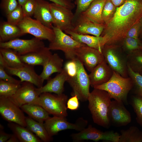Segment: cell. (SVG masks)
Returning a JSON list of instances; mask_svg holds the SVG:
<instances>
[{
  "instance_id": "1",
  "label": "cell",
  "mask_w": 142,
  "mask_h": 142,
  "mask_svg": "<svg viewBox=\"0 0 142 142\" xmlns=\"http://www.w3.org/2000/svg\"><path fill=\"white\" fill-rule=\"evenodd\" d=\"M142 18V0H126L116 7L100 36L106 39V44L119 45L126 38L129 30Z\"/></svg>"
},
{
  "instance_id": "2",
  "label": "cell",
  "mask_w": 142,
  "mask_h": 142,
  "mask_svg": "<svg viewBox=\"0 0 142 142\" xmlns=\"http://www.w3.org/2000/svg\"><path fill=\"white\" fill-rule=\"evenodd\" d=\"M108 93L103 90L94 88L90 92L88 100V108L94 123L108 128L110 122L108 111L111 101Z\"/></svg>"
},
{
  "instance_id": "3",
  "label": "cell",
  "mask_w": 142,
  "mask_h": 142,
  "mask_svg": "<svg viewBox=\"0 0 142 142\" xmlns=\"http://www.w3.org/2000/svg\"><path fill=\"white\" fill-rule=\"evenodd\" d=\"M133 87V83L130 77H123L119 73L113 71L109 81L94 88L105 91L111 99L127 104L128 94Z\"/></svg>"
},
{
  "instance_id": "4",
  "label": "cell",
  "mask_w": 142,
  "mask_h": 142,
  "mask_svg": "<svg viewBox=\"0 0 142 142\" xmlns=\"http://www.w3.org/2000/svg\"><path fill=\"white\" fill-rule=\"evenodd\" d=\"M52 29L54 36L50 42L49 48L50 50L62 51L67 59L72 60L76 58V49L86 44L77 41L58 27L53 26Z\"/></svg>"
},
{
  "instance_id": "5",
  "label": "cell",
  "mask_w": 142,
  "mask_h": 142,
  "mask_svg": "<svg viewBox=\"0 0 142 142\" xmlns=\"http://www.w3.org/2000/svg\"><path fill=\"white\" fill-rule=\"evenodd\" d=\"M120 45L105 44L102 50L104 60L114 72L122 77H129L127 55L120 50Z\"/></svg>"
},
{
  "instance_id": "6",
  "label": "cell",
  "mask_w": 142,
  "mask_h": 142,
  "mask_svg": "<svg viewBox=\"0 0 142 142\" xmlns=\"http://www.w3.org/2000/svg\"><path fill=\"white\" fill-rule=\"evenodd\" d=\"M76 60L78 66L77 72L74 77L68 78L67 82L72 88L71 95H76L81 101L85 102L88 100L90 93L89 76L82 63L77 57Z\"/></svg>"
},
{
  "instance_id": "7",
  "label": "cell",
  "mask_w": 142,
  "mask_h": 142,
  "mask_svg": "<svg viewBox=\"0 0 142 142\" xmlns=\"http://www.w3.org/2000/svg\"><path fill=\"white\" fill-rule=\"evenodd\" d=\"M68 97L64 94H53L43 93L39 95V105L50 114L66 118L68 115L66 103Z\"/></svg>"
},
{
  "instance_id": "8",
  "label": "cell",
  "mask_w": 142,
  "mask_h": 142,
  "mask_svg": "<svg viewBox=\"0 0 142 142\" xmlns=\"http://www.w3.org/2000/svg\"><path fill=\"white\" fill-rule=\"evenodd\" d=\"M88 121L82 117L79 118L75 123L68 121L65 118L53 116L50 117L44 122V126L49 135L52 137L60 131L72 129L79 131L86 128Z\"/></svg>"
},
{
  "instance_id": "9",
  "label": "cell",
  "mask_w": 142,
  "mask_h": 142,
  "mask_svg": "<svg viewBox=\"0 0 142 142\" xmlns=\"http://www.w3.org/2000/svg\"><path fill=\"white\" fill-rule=\"evenodd\" d=\"M73 141L81 142L91 140L97 141L99 140L112 142H119L120 135L113 131H101L89 125L87 128L77 133L71 135Z\"/></svg>"
},
{
  "instance_id": "10",
  "label": "cell",
  "mask_w": 142,
  "mask_h": 142,
  "mask_svg": "<svg viewBox=\"0 0 142 142\" xmlns=\"http://www.w3.org/2000/svg\"><path fill=\"white\" fill-rule=\"evenodd\" d=\"M17 26L24 34H30L42 40H47L50 42L54 36L53 29L46 26L39 21L30 17H24L22 21Z\"/></svg>"
},
{
  "instance_id": "11",
  "label": "cell",
  "mask_w": 142,
  "mask_h": 142,
  "mask_svg": "<svg viewBox=\"0 0 142 142\" xmlns=\"http://www.w3.org/2000/svg\"><path fill=\"white\" fill-rule=\"evenodd\" d=\"M23 111L8 97L0 96V114L4 120L26 127Z\"/></svg>"
},
{
  "instance_id": "12",
  "label": "cell",
  "mask_w": 142,
  "mask_h": 142,
  "mask_svg": "<svg viewBox=\"0 0 142 142\" xmlns=\"http://www.w3.org/2000/svg\"><path fill=\"white\" fill-rule=\"evenodd\" d=\"M50 9L54 26L64 32L72 29L74 16L72 10L52 2Z\"/></svg>"
},
{
  "instance_id": "13",
  "label": "cell",
  "mask_w": 142,
  "mask_h": 142,
  "mask_svg": "<svg viewBox=\"0 0 142 142\" xmlns=\"http://www.w3.org/2000/svg\"><path fill=\"white\" fill-rule=\"evenodd\" d=\"M45 47L42 40L34 37L29 39L16 38L5 42H0V48H10L23 55Z\"/></svg>"
},
{
  "instance_id": "14",
  "label": "cell",
  "mask_w": 142,
  "mask_h": 142,
  "mask_svg": "<svg viewBox=\"0 0 142 142\" xmlns=\"http://www.w3.org/2000/svg\"><path fill=\"white\" fill-rule=\"evenodd\" d=\"M8 98L20 107L26 104L39 105V95L36 88L33 84L28 82H22L15 94Z\"/></svg>"
},
{
  "instance_id": "15",
  "label": "cell",
  "mask_w": 142,
  "mask_h": 142,
  "mask_svg": "<svg viewBox=\"0 0 142 142\" xmlns=\"http://www.w3.org/2000/svg\"><path fill=\"white\" fill-rule=\"evenodd\" d=\"M75 54L76 57L90 72L104 60L102 53L86 45L76 48Z\"/></svg>"
},
{
  "instance_id": "16",
  "label": "cell",
  "mask_w": 142,
  "mask_h": 142,
  "mask_svg": "<svg viewBox=\"0 0 142 142\" xmlns=\"http://www.w3.org/2000/svg\"><path fill=\"white\" fill-rule=\"evenodd\" d=\"M73 32L81 34H91L99 37L101 36L105 24L95 22L85 17L81 14L74 17Z\"/></svg>"
},
{
  "instance_id": "17",
  "label": "cell",
  "mask_w": 142,
  "mask_h": 142,
  "mask_svg": "<svg viewBox=\"0 0 142 142\" xmlns=\"http://www.w3.org/2000/svg\"><path fill=\"white\" fill-rule=\"evenodd\" d=\"M122 102L111 101L108 111V116L110 123L117 126H125L131 121V114Z\"/></svg>"
},
{
  "instance_id": "18",
  "label": "cell",
  "mask_w": 142,
  "mask_h": 142,
  "mask_svg": "<svg viewBox=\"0 0 142 142\" xmlns=\"http://www.w3.org/2000/svg\"><path fill=\"white\" fill-rule=\"evenodd\" d=\"M33 67L25 64L23 66L18 68H13L6 66L5 69L9 75L18 77L21 82H29L37 88H40L43 86L44 81L40 75L36 72Z\"/></svg>"
},
{
  "instance_id": "19",
  "label": "cell",
  "mask_w": 142,
  "mask_h": 142,
  "mask_svg": "<svg viewBox=\"0 0 142 142\" xmlns=\"http://www.w3.org/2000/svg\"><path fill=\"white\" fill-rule=\"evenodd\" d=\"M113 72L104 60L95 67L89 75L90 86L94 88L106 82L111 77Z\"/></svg>"
},
{
  "instance_id": "20",
  "label": "cell",
  "mask_w": 142,
  "mask_h": 142,
  "mask_svg": "<svg viewBox=\"0 0 142 142\" xmlns=\"http://www.w3.org/2000/svg\"><path fill=\"white\" fill-rule=\"evenodd\" d=\"M67 75L63 68L62 71L54 78L48 80L44 85L36 88L37 91L39 95L45 92L53 93L58 95L62 94L64 91V83L67 82Z\"/></svg>"
},
{
  "instance_id": "21",
  "label": "cell",
  "mask_w": 142,
  "mask_h": 142,
  "mask_svg": "<svg viewBox=\"0 0 142 142\" xmlns=\"http://www.w3.org/2000/svg\"><path fill=\"white\" fill-rule=\"evenodd\" d=\"M52 54L50 50L45 47L26 54L20 56L22 61L29 65L43 66Z\"/></svg>"
},
{
  "instance_id": "22",
  "label": "cell",
  "mask_w": 142,
  "mask_h": 142,
  "mask_svg": "<svg viewBox=\"0 0 142 142\" xmlns=\"http://www.w3.org/2000/svg\"><path fill=\"white\" fill-rule=\"evenodd\" d=\"M65 32L77 41L96 49L101 53L102 49L106 43V39L103 36L97 37L88 34H79L70 30L66 31Z\"/></svg>"
},
{
  "instance_id": "23",
  "label": "cell",
  "mask_w": 142,
  "mask_h": 142,
  "mask_svg": "<svg viewBox=\"0 0 142 142\" xmlns=\"http://www.w3.org/2000/svg\"><path fill=\"white\" fill-rule=\"evenodd\" d=\"M63 60L57 53L52 54L46 62L42 66L43 69L39 75L44 81L48 80L53 74L59 73L63 69Z\"/></svg>"
},
{
  "instance_id": "24",
  "label": "cell",
  "mask_w": 142,
  "mask_h": 142,
  "mask_svg": "<svg viewBox=\"0 0 142 142\" xmlns=\"http://www.w3.org/2000/svg\"><path fill=\"white\" fill-rule=\"evenodd\" d=\"M37 1V6L33 15L34 18L46 26L52 29L53 25L50 3L45 0Z\"/></svg>"
},
{
  "instance_id": "25",
  "label": "cell",
  "mask_w": 142,
  "mask_h": 142,
  "mask_svg": "<svg viewBox=\"0 0 142 142\" xmlns=\"http://www.w3.org/2000/svg\"><path fill=\"white\" fill-rule=\"evenodd\" d=\"M8 126L21 142H42L26 127L13 122H9Z\"/></svg>"
},
{
  "instance_id": "26",
  "label": "cell",
  "mask_w": 142,
  "mask_h": 142,
  "mask_svg": "<svg viewBox=\"0 0 142 142\" xmlns=\"http://www.w3.org/2000/svg\"><path fill=\"white\" fill-rule=\"evenodd\" d=\"M106 0H94L87 9L81 14L95 22L105 24L102 14L104 6Z\"/></svg>"
},
{
  "instance_id": "27",
  "label": "cell",
  "mask_w": 142,
  "mask_h": 142,
  "mask_svg": "<svg viewBox=\"0 0 142 142\" xmlns=\"http://www.w3.org/2000/svg\"><path fill=\"white\" fill-rule=\"evenodd\" d=\"M24 35L17 26L7 21H3L0 24V42H5Z\"/></svg>"
},
{
  "instance_id": "28",
  "label": "cell",
  "mask_w": 142,
  "mask_h": 142,
  "mask_svg": "<svg viewBox=\"0 0 142 142\" xmlns=\"http://www.w3.org/2000/svg\"><path fill=\"white\" fill-rule=\"evenodd\" d=\"M26 127L38 137L42 141L49 142L53 138L48 133L44 125V123L37 121L30 117L26 116Z\"/></svg>"
},
{
  "instance_id": "29",
  "label": "cell",
  "mask_w": 142,
  "mask_h": 142,
  "mask_svg": "<svg viewBox=\"0 0 142 142\" xmlns=\"http://www.w3.org/2000/svg\"><path fill=\"white\" fill-rule=\"evenodd\" d=\"M20 108L29 117L38 122L44 123L50 117L48 113L40 105L26 104L22 106Z\"/></svg>"
},
{
  "instance_id": "30",
  "label": "cell",
  "mask_w": 142,
  "mask_h": 142,
  "mask_svg": "<svg viewBox=\"0 0 142 142\" xmlns=\"http://www.w3.org/2000/svg\"><path fill=\"white\" fill-rule=\"evenodd\" d=\"M0 54L2 55L6 66L13 68H18L25 64L22 61L21 55L13 49L0 48Z\"/></svg>"
},
{
  "instance_id": "31",
  "label": "cell",
  "mask_w": 142,
  "mask_h": 142,
  "mask_svg": "<svg viewBox=\"0 0 142 142\" xmlns=\"http://www.w3.org/2000/svg\"><path fill=\"white\" fill-rule=\"evenodd\" d=\"M119 142H142V131L132 126L127 130H121Z\"/></svg>"
},
{
  "instance_id": "32",
  "label": "cell",
  "mask_w": 142,
  "mask_h": 142,
  "mask_svg": "<svg viewBox=\"0 0 142 142\" xmlns=\"http://www.w3.org/2000/svg\"><path fill=\"white\" fill-rule=\"evenodd\" d=\"M128 65L134 72L139 73L142 70V51L135 50L127 55Z\"/></svg>"
},
{
  "instance_id": "33",
  "label": "cell",
  "mask_w": 142,
  "mask_h": 142,
  "mask_svg": "<svg viewBox=\"0 0 142 142\" xmlns=\"http://www.w3.org/2000/svg\"><path fill=\"white\" fill-rule=\"evenodd\" d=\"M21 84L11 83L0 80V96L10 97L13 96L15 94Z\"/></svg>"
},
{
  "instance_id": "34",
  "label": "cell",
  "mask_w": 142,
  "mask_h": 142,
  "mask_svg": "<svg viewBox=\"0 0 142 142\" xmlns=\"http://www.w3.org/2000/svg\"><path fill=\"white\" fill-rule=\"evenodd\" d=\"M129 77L131 79L134 93L136 95L142 97V75L133 71L128 66Z\"/></svg>"
},
{
  "instance_id": "35",
  "label": "cell",
  "mask_w": 142,
  "mask_h": 142,
  "mask_svg": "<svg viewBox=\"0 0 142 142\" xmlns=\"http://www.w3.org/2000/svg\"><path fill=\"white\" fill-rule=\"evenodd\" d=\"M131 104L136 115V120L142 127V97L137 95L133 96Z\"/></svg>"
},
{
  "instance_id": "36",
  "label": "cell",
  "mask_w": 142,
  "mask_h": 142,
  "mask_svg": "<svg viewBox=\"0 0 142 142\" xmlns=\"http://www.w3.org/2000/svg\"><path fill=\"white\" fill-rule=\"evenodd\" d=\"M7 21L17 25L22 21L24 16L21 6L19 4L17 7L6 15Z\"/></svg>"
},
{
  "instance_id": "37",
  "label": "cell",
  "mask_w": 142,
  "mask_h": 142,
  "mask_svg": "<svg viewBox=\"0 0 142 142\" xmlns=\"http://www.w3.org/2000/svg\"><path fill=\"white\" fill-rule=\"evenodd\" d=\"M116 7L110 0H107L104 6L102 14L103 19L105 25L107 24L113 17Z\"/></svg>"
},
{
  "instance_id": "38",
  "label": "cell",
  "mask_w": 142,
  "mask_h": 142,
  "mask_svg": "<svg viewBox=\"0 0 142 142\" xmlns=\"http://www.w3.org/2000/svg\"><path fill=\"white\" fill-rule=\"evenodd\" d=\"M140 40L133 38L126 37L122 42L127 55L136 50L140 49Z\"/></svg>"
},
{
  "instance_id": "39",
  "label": "cell",
  "mask_w": 142,
  "mask_h": 142,
  "mask_svg": "<svg viewBox=\"0 0 142 142\" xmlns=\"http://www.w3.org/2000/svg\"><path fill=\"white\" fill-rule=\"evenodd\" d=\"M37 4V0H26L21 6L24 17H31L33 15Z\"/></svg>"
},
{
  "instance_id": "40",
  "label": "cell",
  "mask_w": 142,
  "mask_h": 142,
  "mask_svg": "<svg viewBox=\"0 0 142 142\" xmlns=\"http://www.w3.org/2000/svg\"><path fill=\"white\" fill-rule=\"evenodd\" d=\"M19 4L17 0H1L0 7L7 15L16 8Z\"/></svg>"
},
{
  "instance_id": "41",
  "label": "cell",
  "mask_w": 142,
  "mask_h": 142,
  "mask_svg": "<svg viewBox=\"0 0 142 142\" xmlns=\"http://www.w3.org/2000/svg\"><path fill=\"white\" fill-rule=\"evenodd\" d=\"M76 58L67 62L63 68L67 75L68 78L74 77L77 72L78 66Z\"/></svg>"
},
{
  "instance_id": "42",
  "label": "cell",
  "mask_w": 142,
  "mask_h": 142,
  "mask_svg": "<svg viewBox=\"0 0 142 142\" xmlns=\"http://www.w3.org/2000/svg\"><path fill=\"white\" fill-rule=\"evenodd\" d=\"M94 0H75L76 8L74 14L76 17L85 11Z\"/></svg>"
},
{
  "instance_id": "43",
  "label": "cell",
  "mask_w": 142,
  "mask_h": 142,
  "mask_svg": "<svg viewBox=\"0 0 142 142\" xmlns=\"http://www.w3.org/2000/svg\"><path fill=\"white\" fill-rule=\"evenodd\" d=\"M0 80L5 82L16 84L21 83L20 80H18L13 78L6 70L5 68L0 65Z\"/></svg>"
},
{
  "instance_id": "44",
  "label": "cell",
  "mask_w": 142,
  "mask_h": 142,
  "mask_svg": "<svg viewBox=\"0 0 142 142\" xmlns=\"http://www.w3.org/2000/svg\"><path fill=\"white\" fill-rule=\"evenodd\" d=\"M141 20L133 26L128 31L126 37L139 39V36L141 27Z\"/></svg>"
},
{
  "instance_id": "45",
  "label": "cell",
  "mask_w": 142,
  "mask_h": 142,
  "mask_svg": "<svg viewBox=\"0 0 142 142\" xmlns=\"http://www.w3.org/2000/svg\"><path fill=\"white\" fill-rule=\"evenodd\" d=\"M79 100L76 95L72 96L67 101V109L72 110H77L79 106Z\"/></svg>"
},
{
  "instance_id": "46",
  "label": "cell",
  "mask_w": 142,
  "mask_h": 142,
  "mask_svg": "<svg viewBox=\"0 0 142 142\" xmlns=\"http://www.w3.org/2000/svg\"><path fill=\"white\" fill-rule=\"evenodd\" d=\"M55 3L59 4L69 8L71 10L75 7V4L71 0H47Z\"/></svg>"
},
{
  "instance_id": "47",
  "label": "cell",
  "mask_w": 142,
  "mask_h": 142,
  "mask_svg": "<svg viewBox=\"0 0 142 142\" xmlns=\"http://www.w3.org/2000/svg\"><path fill=\"white\" fill-rule=\"evenodd\" d=\"M0 127V142H7L12 134L5 132L3 130V126L1 124Z\"/></svg>"
},
{
  "instance_id": "48",
  "label": "cell",
  "mask_w": 142,
  "mask_h": 142,
  "mask_svg": "<svg viewBox=\"0 0 142 142\" xmlns=\"http://www.w3.org/2000/svg\"><path fill=\"white\" fill-rule=\"evenodd\" d=\"M113 4L116 7L120 6L123 4L126 0H110Z\"/></svg>"
},
{
  "instance_id": "49",
  "label": "cell",
  "mask_w": 142,
  "mask_h": 142,
  "mask_svg": "<svg viewBox=\"0 0 142 142\" xmlns=\"http://www.w3.org/2000/svg\"><path fill=\"white\" fill-rule=\"evenodd\" d=\"M19 140L16 136L13 134L7 142H18Z\"/></svg>"
},
{
  "instance_id": "50",
  "label": "cell",
  "mask_w": 142,
  "mask_h": 142,
  "mask_svg": "<svg viewBox=\"0 0 142 142\" xmlns=\"http://www.w3.org/2000/svg\"><path fill=\"white\" fill-rule=\"evenodd\" d=\"M26 0H17L19 4L22 6L25 2Z\"/></svg>"
},
{
  "instance_id": "51",
  "label": "cell",
  "mask_w": 142,
  "mask_h": 142,
  "mask_svg": "<svg viewBox=\"0 0 142 142\" xmlns=\"http://www.w3.org/2000/svg\"><path fill=\"white\" fill-rule=\"evenodd\" d=\"M141 27L140 31V35L141 36V37L142 38V18L141 20ZM139 34V35H140Z\"/></svg>"
},
{
  "instance_id": "52",
  "label": "cell",
  "mask_w": 142,
  "mask_h": 142,
  "mask_svg": "<svg viewBox=\"0 0 142 142\" xmlns=\"http://www.w3.org/2000/svg\"><path fill=\"white\" fill-rule=\"evenodd\" d=\"M140 49L142 51V41H140Z\"/></svg>"
},
{
  "instance_id": "53",
  "label": "cell",
  "mask_w": 142,
  "mask_h": 142,
  "mask_svg": "<svg viewBox=\"0 0 142 142\" xmlns=\"http://www.w3.org/2000/svg\"><path fill=\"white\" fill-rule=\"evenodd\" d=\"M141 75H142V70L139 73Z\"/></svg>"
},
{
  "instance_id": "54",
  "label": "cell",
  "mask_w": 142,
  "mask_h": 142,
  "mask_svg": "<svg viewBox=\"0 0 142 142\" xmlns=\"http://www.w3.org/2000/svg\"><path fill=\"white\" fill-rule=\"evenodd\" d=\"M72 1H73V0H71Z\"/></svg>"
}]
</instances>
